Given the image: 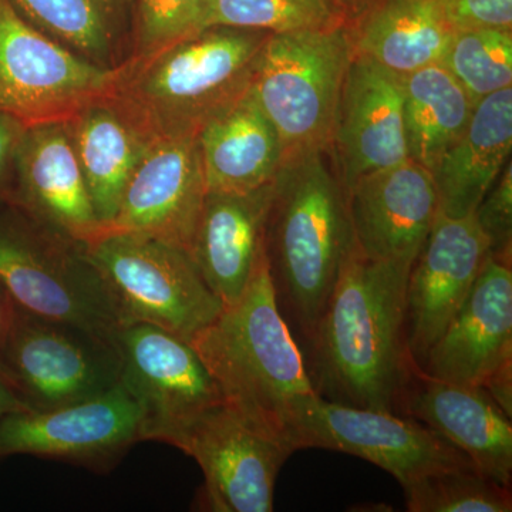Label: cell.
<instances>
[{"mask_svg": "<svg viewBox=\"0 0 512 512\" xmlns=\"http://www.w3.org/2000/svg\"><path fill=\"white\" fill-rule=\"evenodd\" d=\"M410 512H510L511 487L476 467L451 468L403 487Z\"/></svg>", "mask_w": 512, "mask_h": 512, "instance_id": "30", "label": "cell"}, {"mask_svg": "<svg viewBox=\"0 0 512 512\" xmlns=\"http://www.w3.org/2000/svg\"><path fill=\"white\" fill-rule=\"evenodd\" d=\"M120 383L143 414V440H168L195 416L224 402L201 357L188 340L147 323L114 330Z\"/></svg>", "mask_w": 512, "mask_h": 512, "instance_id": "11", "label": "cell"}, {"mask_svg": "<svg viewBox=\"0 0 512 512\" xmlns=\"http://www.w3.org/2000/svg\"><path fill=\"white\" fill-rule=\"evenodd\" d=\"M329 151L286 163L276 175L264 249L289 329L311 340L355 249L346 194Z\"/></svg>", "mask_w": 512, "mask_h": 512, "instance_id": "3", "label": "cell"}, {"mask_svg": "<svg viewBox=\"0 0 512 512\" xmlns=\"http://www.w3.org/2000/svg\"><path fill=\"white\" fill-rule=\"evenodd\" d=\"M207 192H249L272 183L284 167L275 127L251 90L198 133Z\"/></svg>", "mask_w": 512, "mask_h": 512, "instance_id": "23", "label": "cell"}, {"mask_svg": "<svg viewBox=\"0 0 512 512\" xmlns=\"http://www.w3.org/2000/svg\"><path fill=\"white\" fill-rule=\"evenodd\" d=\"M28 127L18 117L0 111V202L3 204L9 201L13 164Z\"/></svg>", "mask_w": 512, "mask_h": 512, "instance_id": "34", "label": "cell"}, {"mask_svg": "<svg viewBox=\"0 0 512 512\" xmlns=\"http://www.w3.org/2000/svg\"><path fill=\"white\" fill-rule=\"evenodd\" d=\"M0 373L29 410L40 412L114 389L121 362L111 336L16 308Z\"/></svg>", "mask_w": 512, "mask_h": 512, "instance_id": "8", "label": "cell"}, {"mask_svg": "<svg viewBox=\"0 0 512 512\" xmlns=\"http://www.w3.org/2000/svg\"><path fill=\"white\" fill-rule=\"evenodd\" d=\"M488 258L490 245L474 214H439L407 282V343L417 367L466 302Z\"/></svg>", "mask_w": 512, "mask_h": 512, "instance_id": "16", "label": "cell"}, {"mask_svg": "<svg viewBox=\"0 0 512 512\" xmlns=\"http://www.w3.org/2000/svg\"><path fill=\"white\" fill-rule=\"evenodd\" d=\"M329 156L345 192L359 178L409 160L402 77L353 55L340 92Z\"/></svg>", "mask_w": 512, "mask_h": 512, "instance_id": "17", "label": "cell"}, {"mask_svg": "<svg viewBox=\"0 0 512 512\" xmlns=\"http://www.w3.org/2000/svg\"><path fill=\"white\" fill-rule=\"evenodd\" d=\"M512 87L478 101L460 137L430 171L440 214L473 215L510 161Z\"/></svg>", "mask_w": 512, "mask_h": 512, "instance_id": "22", "label": "cell"}, {"mask_svg": "<svg viewBox=\"0 0 512 512\" xmlns=\"http://www.w3.org/2000/svg\"><path fill=\"white\" fill-rule=\"evenodd\" d=\"M474 217L490 245V256L511 266L512 164L508 161L500 177L478 205Z\"/></svg>", "mask_w": 512, "mask_h": 512, "instance_id": "32", "label": "cell"}, {"mask_svg": "<svg viewBox=\"0 0 512 512\" xmlns=\"http://www.w3.org/2000/svg\"><path fill=\"white\" fill-rule=\"evenodd\" d=\"M414 262L375 261L356 247L309 345L313 389L328 402L399 414L416 363L407 343Z\"/></svg>", "mask_w": 512, "mask_h": 512, "instance_id": "1", "label": "cell"}, {"mask_svg": "<svg viewBox=\"0 0 512 512\" xmlns=\"http://www.w3.org/2000/svg\"><path fill=\"white\" fill-rule=\"evenodd\" d=\"M210 0H130V59L153 55L202 30Z\"/></svg>", "mask_w": 512, "mask_h": 512, "instance_id": "31", "label": "cell"}, {"mask_svg": "<svg viewBox=\"0 0 512 512\" xmlns=\"http://www.w3.org/2000/svg\"><path fill=\"white\" fill-rule=\"evenodd\" d=\"M190 343L224 402L249 426L295 453L296 417L318 393L276 303L265 249L244 295Z\"/></svg>", "mask_w": 512, "mask_h": 512, "instance_id": "2", "label": "cell"}, {"mask_svg": "<svg viewBox=\"0 0 512 512\" xmlns=\"http://www.w3.org/2000/svg\"><path fill=\"white\" fill-rule=\"evenodd\" d=\"M346 19L336 0H210L202 30L231 26L288 33L330 28Z\"/></svg>", "mask_w": 512, "mask_h": 512, "instance_id": "28", "label": "cell"}, {"mask_svg": "<svg viewBox=\"0 0 512 512\" xmlns=\"http://www.w3.org/2000/svg\"><path fill=\"white\" fill-rule=\"evenodd\" d=\"M15 315V303L10 299L8 292L3 289V286L0 285V360H2L3 349H5V343L8 340L10 329H12ZM0 377H2V373H0Z\"/></svg>", "mask_w": 512, "mask_h": 512, "instance_id": "35", "label": "cell"}, {"mask_svg": "<svg viewBox=\"0 0 512 512\" xmlns=\"http://www.w3.org/2000/svg\"><path fill=\"white\" fill-rule=\"evenodd\" d=\"M141 440L143 414L121 383L83 402L0 419V458L25 454L107 470Z\"/></svg>", "mask_w": 512, "mask_h": 512, "instance_id": "13", "label": "cell"}, {"mask_svg": "<svg viewBox=\"0 0 512 512\" xmlns=\"http://www.w3.org/2000/svg\"><path fill=\"white\" fill-rule=\"evenodd\" d=\"M439 64L477 104L512 87V30L454 32Z\"/></svg>", "mask_w": 512, "mask_h": 512, "instance_id": "29", "label": "cell"}, {"mask_svg": "<svg viewBox=\"0 0 512 512\" xmlns=\"http://www.w3.org/2000/svg\"><path fill=\"white\" fill-rule=\"evenodd\" d=\"M66 124L94 210L106 231L116 218L131 175L153 140L113 96L94 101Z\"/></svg>", "mask_w": 512, "mask_h": 512, "instance_id": "25", "label": "cell"}, {"mask_svg": "<svg viewBox=\"0 0 512 512\" xmlns=\"http://www.w3.org/2000/svg\"><path fill=\"white\" fill-rule=\"evenodd\" d=\"M400 416L417 420L463 451L478 471L511 487L512 424L484 387L434 379L414 367Z\"/></svg>", "mask_w": 512, "mask_h": 512, "instance_id": "20", "label": "cell"}, {"mask_svg": "<svg viewBox=\"0 0 512 512\" xmlns=\"http://www.w3.org/2000/svg\"><path fill=\"white\" fill-rule=\"evenodd\" d=\"M8 207L0 215V285L16 308L113 335L119 316L83 247Z\"/></svg>", "mask_w": 512, "mask_h": 512, "instance_id": "7", "label": "cell"}, {"mask_svg": "<svg viewBox=\"0 0 512 512\" xmlns=\"http://www.w3.org/2000/svg\"><path fill=\"white\" fill-rule=\"evenodd\" d=\"M207 187L198 136L151 141L104 232L156 239L191 254Z\"/></svg>", "mask_w": 512, "mask_h": 512, "instance_id": "14", "label": "cell"}, {"mask_svg": "<svg viewBox=\"0 0 512 512\" xmlns=\"http://www.w3.org/2000/svg\"><path fill=\"white\" fill-rule=\"evenodd\" d=\"M453 32L512 30V0H436Z\"/></svg>", "mask_w": 512, "mask_h": 512, "instance_id": "33", "label": "cell"}, {"mask_svg": "<svg viewBox=\"0 0 512 512\" xmlns=\"http://www.w3.org/2000/svg\"><path fill=\"white\" fill-rule=\"evenodd\" d=\"M167 444L201 467V504L212 512H271L276 478L293 454L225 402L195 416Z\"/></svg>", "mask_w": 512, "mask_h": 512, "instance_id": "12", "label": "cell"}, {"mask_svg": "<svg viewBox=\"0 0 512 512\" xmlns=\"http://www.w3.org/2000/svg\"><path fill=\"white\" fill-rule=\"evenodd\" d=\"M29 412V407L16 396L15 392L0 377V419L8 414Z\"/></svg>", "mask_w": 512, "mask_h": 512, "instance_id": "36", "label": "cell"}, {"mask_svg": "<svg viewBox=\"0 0 512 512\" xmlns=\"http://www.w3.org/2000/svg\"><path fill=\"white\" fill-rule=\"evenodd\" d=\"M402 87L407 153L431 171L467 127L476 103L439 63L402 77Z\"/></svg>", "mask_w": 512, "mask_h": 512, "instance_id": "27", "label": "cell"}, {"mask_svg": "<svg viewBox=\"0 0 512 512\" xmlns=\"http://www.w3.org/2000/svg\"><path fill=\"white\" fill-rule=\"evenodd\" d=\"M271 33L211 26L123 64L113 99L151 140L198 136L251 90Z\"/></svg>", "mask_w": 512, "mask_h": 512, "instance_id": "4", "label": "cell"}, {"mask_svg": "<svg viewBox=\"0 0 512 512\" xmlns=\"http://www.w3.org/2000/svg\"><path fill=\"white\" fill-rule=\"evenodd\" d=\"M9 2L30 25L97 66L117 69L130 57V0Z\"/></svg>", "mask_w": 512, "mask_h": 512, "instance_id": "26", "label": "cell"}, {"mask_svg": "<svg viewBox=\"0 0 512 512\" xmlns=\"http://www.w3.org/2000/svg\"><path fill=\"white\" fill-rule=\"evenodd\" d=\"M419 369L434 379L484 389L501 373L511 372V266L488 258L466 302Z\"/></svg>", "mask_w": 512, "mask_h": 512, "instance_id": "19", "label": "cell"}, {"mask_svg": "<svg viewBox=\"0 0 512 512\" xmlns=\"http://www.w3.org/2000/svg\"><path fill=\"white\" fill-rule=\"evenodd\" d=\"M274 183L249 192H207L191 258L224 305L244 295L264 255Z\"/></svg>", "mask_w": 512, "mask_h": 512, "instance_id": "21", "label": "cell"}, {"mask_svg": "<svg viewBox=\"0 0 512 512\" xmlns=\"http://www.w3.org/2000/svg\"><path fill=\"white\" fill-rule=\"evenodd\" d=\"M293 446L363 458L392 474L402 488L440 471L474 467L463 451L417 420L328 402L319 394L298 413Z\"/></svg>", "mask_w": 512, "mask_h": 512, "instance_id": "10", "label": "cell"}, {"mask_svg": "<svg viewBox=\"0 0 512 512\" xmlns=\"http://www.w3.org/2000/svg\"><path fill=\"white\" fill-rule=\"evenodd\" d=\"M83 254L106 286L120 325L147 323L190 342L224 309L183 249L104 232L83 247Z\"/></svg>", "mask_w": 512, "mask_h": 512, "instance_id": "6", "label": "cell"}, {"mask_svg": "<svg viewBox=\"0 0 512 512\" xmlns=\"http://www.w3.org/2000/svg\"><path fill=\"white\" fill-rule=\"evenodd\" d=\"M346 25L353 55L399 77L440 63L454 33L436 0H365Z\"/></svg>", "mask_w": 512, "mask_h": 512, "instance_id": "24", "label": "cell"}, {"mask_svg": "<svg viewBox=\"0 0 512 512\" xmlns=\"http://www.w3.org/2000/svg\"><path fill=\"white\" fill-rule=\"evenodd\" d=\"M345 194L360 254L375 261H416L440 214L427 168L409 158L359 178Z\"/></svg>", "mask_w": 512, "mask_h": 512, "instance_id": "18", "label": "cell"}, {"mask_svg": "<svg viewBox=\"0 0 512 512\" xmlns=\"http://www.w3.org/2000/svg\"><path fill=\"white\" fill-rule=\"evenodd\" d=\"M121 69H106L40 32L0 0V111L28 126L66 123L116 92Z\"/></svg>", "mask_w": 512, "mask_h": 512, "instance_id": "9", "label": "cell"}, {"mask_svg": "<svg viewBox=\"0 0 512 512\" xmlns=\"http://www.w3.org/2000/svg\"><path fill=\"white\" fill-rule=\"evenodd\" d=\"M345 12L348 13L349 9H356L360 3L365 2V0H336Z\"/></svg>", "mask_w": 512, "mask_h": 512, "instance_id": "37", "label": "cell"}, {"mask_svg": "<svg viewBox=\"0 0 512 512\" xmlns=\"http://www.w3.org/2000/svg\"><path fill=\"white\" fill-rule=\"evenodd\" d=\"M352 57L346 20L330 28L269 35L251 93L281 138L284 165L329 151Z\"/></svg>", "mask_w": 512, "mask_h": 512, "instance_id": "5", "label": "cell"}, {"mask_svg": "<svg viewBox=\"0 0 512 512\" xmlns=\"http://www.w3.org/2000/svg\"><path fill=\"white\" fill-rule=\"evenodd\" d=\"M6 204L80 247L104 234L66 123L28 127Z\"/></svg>", "mask_w": 512, "mask_h": 512, "instance_id": "15", "label": "cell"}]
</instances>
